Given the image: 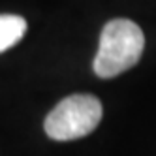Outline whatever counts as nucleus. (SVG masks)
Here are the masks:
<instances>
[{
	"label": "nucleus",
	"instance_id": "obj_1",
	"mask_svg": "<svg viewBox=\"0 0 156 156\" xmlns=\"http://www.w3.org/2000/svg\"><path fill=\"white\" fill-rule=\"evenodd\" d=\"M145 49L143 30L130 19H113L102 28L94 57V73L102 79L117 77L133 68Z\"/></svg>",
	"mask_w": 156,
	"mask_h": 156
},
{
	"label": "nucleus",
	"instance_id": "obj_2",
	"mask_svg": "<svg viewBox=\"0 0 156 156\" xmlns=\"http://www.w3.org/2000/svg\"><path fill=\"white\" fill-rule=\"evenodd\" d=\"M104 115L102 102L92 94H72L55 105L43 128L55 141H73L96 130Z\"/></svg>",
	"mask_w": 156,
	"mask_h": 156
},
{
	"label": "nucleus",
	"instance_id": "obj_3",
	"mask_svg": "<svg viewBox=\"0 0 156 156\" xmlns=\"http://www.w3.org/2000/svg\"><path fill=\"white\" fill-rule=\"evenodd\" d=\"M27 32V21L21 15H0V53L12 49Z\"/></svg>",
	"mask_w": 156,
	"mask_h": 156
}]
</instances>
